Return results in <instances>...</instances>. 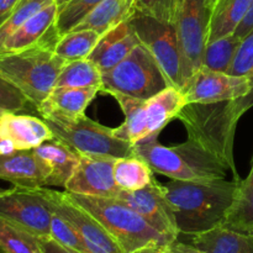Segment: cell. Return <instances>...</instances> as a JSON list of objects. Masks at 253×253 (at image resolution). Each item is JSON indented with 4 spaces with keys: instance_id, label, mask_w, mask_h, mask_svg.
I'll return each instance as SVG.
<instances>
[{
    "instance_id": "cell-30",
    "label": "cell",
    "mask_w": 253,
    "mask_h": 253,
    "mask_svg": "<svg viewBox=\"0 0 253 253\" xmlns=\"http://www.w3.org/2000/svg\"><path fill=\"white\" fill-rule=\"evenodd\" d=\"M241 39L232 34L207 43L203 54V66L216 72H229L239 49Z\"/></svg>"
},
{
    "instance_id": "cell-13",
    "label": "cell",
    "mask_w": 253,
    "mask_h": 253,
    "mask_svg": "<svg viewBox=\"0 0 253 253\" xmlns=\"http://www.w3.org/2000/svg\"><path fill=\"white\" fill-rule=\"evenodd\" d=\"M115 198L132 208L170 244L177 241L180 234L179 229L175 222L172 207L166 195L165 185L160 184L157 179L142 189L132 192L120 190Z\"/></svg>"
},
{
    "instance_id": "cell-5",
    "label": "cell",
    "mask_w": 253,
    "mask_h": 253,
    "mask_svg": "<svg viewBox=\"0 0 253 253\" xmlns=\"http://www.w3.org/2000/svg\"><path fill=\"white\" fill-rule=\"evenodd\" d=\"M67 194L109 232L123 253H132L151 244L170 245L138 212L118 198L85 197L68 192Z\"/></svg>"
},
{
    "instance_id": "cell-26",
    "label": "cell",
    "mask_w": 253,
    "mask_h": 253,
    "mask_svg": "<svg viewBox=\"0 0 253 253\" xmlns=\"http://www.w3.org/2000/svg\"><path fill=\"white\" fill-rule=\"evenodd\" d=\"M150 166L137 156L118 158L114 165V178L121 190H138L155 180Z\"/></svg>"
},
{
    "instance_id": "cell-15",
    "label": "cell",
    "mask_w": 253,
    "mask_h": 253,
    "mask_svg": "<svg viewBox=\"0 0 253 253\" xmlns=\"http://www.w3.org/2000/svg\"><path fill=\"white\" fill-rule=\"evenodd\" d=\"M79 163L66 184V192L85 197H116L120 188L114 178V165L118 158L79 155Z\"/></svg>"
},
{
    "instance_id": "cell-36",
    "label": "cell",
    "mask_w": 253,
    "mask_h": 253,
    "mask_svg": "<svg viewBox=\"0 0 253 253\" xmlns=\"http://www.w3.org/2000/svg\"><path fill=\"white\" fill-rule=\"evenodd\" d=\"M29 100L4 77L0 76V111L1 113H20L26 108Z\"/></svg>"
},
{
    "instance_id": "cell-32",
    "label": "cell",
    "mask_w": 253,
    "mask_h": 253,
    "mask_svg": "<svg viewBox=\"0 0 253 253\" xmlns=\"http://www.w3.org/2000/svg\"><path fill=\"white\" fill-rule=\"evenodd\" d=\"M54 2V0H20L9 17L0 26V49L12 34L17 31L30 17Z\"/></svg>"
},
{
    "instance_id": "cell-7",
    "label": "cell",
    "mask_w": 253,
    "mask_h": 253,
    "mask_svg": "<svg viewBox=\"0 0 253 253\" xmlns=\"http://www.w3.org/2000/svg\"><path fill=\"white\" fill-rule=\"evenodd\" d=\"M167 78L147 48L138 44L123 62L103 73L100 91L146 100L168 88Z\"/></svg>"
},
{
    "instance_id": "cell-9",
    "label": "cell",
    "mask_w": 253,
    "mask_h": 253,
    "mask_svg": "<svg viewBox=\"0 0 253 253\" xmlns=\"http://www.w3.org/2000/svg\"><path fill=\"white\" fill-rule=\"evenodd\" d=\"M47 125L58 140L76 150L79 155L123 158L135 156L133 146L114 133V128L104 126L88 116L73 120L44 118Z\"/></svg>"
},
{
    "instance_id": "cell-33",
    "label": "cell",
    "mask_w": 253,
    "mask_h": 253,
    "mask_svg": "<svg viewBox=\"0 0 253 253\" xmlns=\"http://www.w3.org/2000/svg\"><path fill=\"white\" fill-rule=\"evenodd\" d=\"M54 241L76 253H90L78 232L57 212H53L51 222V236Z\"/></svg>"
},
{
    "instance_id": "cell-17",
    "label": "cell",
    "mask_w": 253,
    "mask_h": 253,
    "mask_svg": "<svg viewBox=\"0 0 253 253\" xmlns=\"http://www.w3.org/2000/svg\"><path fill=\"white\" fill-rule=\"evenodd\" d=\"M34 152L46 173V188L66 187L79 163V153L56 137L34 148Z\"/></svg>"
},
{
    "instance_id": "cell-4",
    "label": "cell",
    "mask_w": 253,
    "mask_h": 253,
    "mask_svg": "<svg viewBox=\"0 0 253 253\" xmlns=\"http://www.w3.org/2000/svg\"><path fill=\"white\" fill-rule=\"evenodd\" d=\"M53 46L41 43L0 57V76L16 86L36 108L53 91L62 69L68 63L54 53Z\"/></svg>"
},
{
    "instance_id": "cell-11",
    "label": "cell",
    "mask_w": 253,
    "mask_h": 253,
    "mask_svg": "<svg viewBox=\"0 0 253 253\" xmlns=\"http://www.w3.org/2000/svg\"><path fill=\"white\" fill-rule=\"evenodd\" d=\"M211 0H177L174 26L193 73L203 66L209 35Z\"/></svg>"
},
{
    "instance_id": "cell-34",
    "label": "cell",
    "mask_w": 253,
    "mask_h": 253,
    "mask_svg": "<svg viewBox=\"0 0 253 253\" xmlns=\"http://www.w3.org/2000/svg\"><path fill=\"white\" fill-rule=\"evenodd\" d=\"M175 6L177 0H135L136 12L147 15L166 24L173 25Z\"/></svg>"
},
{
    "instance_id": "cell-44",
    "label": "cell",
    "mask_w": 253,
    "mask_h": 253,
    "mask_svg": "<svg viewBox=\"0 0 253 253\" xmlns=\"http://www.w3.org/2000/svg\"><path fill=\"white\" fill-rule=\"evenodd\" d=\"M1 114H2V113H1V111H0V116H1Z\"/></svg>"
},
{
    "instance_id": "cell-40",
    "label": "cell",
    "mask_w": 253,
    "mask_h": 253,
    "mask_svg": "<svg viewBox=\"0 0 253 253\" xmlns=\"http://www.w3.org/2000/svg\"><path fill=\"white\" fill-rule=\"evenodd\" d=\"M170 251L172 253H207L193 246L192 244H183V242L178 241L170 244Z\"/></svg>"
},
{
    "instance_id": "cell-18",
    "label": "cell",
    "mask_w": 253,
    "mask_h": 253,
    "mask_svg": "<svg viewBox=\"0 0 253 253\" xmlns=\"http://www.w3.org/2000/svg\"><path fill=\"white\" fill-rule=\"evenodd\" d=\"M0 136L11 140L17 151L34 150L54 137L43 119L20 113L1 114Z\"/></svg>"
},
{
    "instance_id": "cell-29",
    "label": "cell",
    "mask_w": 253,
    "mask_h": 253,
    "mask_svg": "<svg viewBox=\"0 0 253 253\" xmlns=\"http://www.w3.org/2000/svg\"><path fill=\"white\" fill-rule=\"evenodd\" d=\"M0 252L43 253V250L40 237L0 217Z\"/></svg>"
},
{
    "instance_id": "cell-31",
    "label": "cell",
    "mask_w": 253,
    "mask_h": 253,
    "mask_svg": "<svg viewBox=\"0 0 253 253\" xmlns=\"http://www.w3.org/2000/svg\"><path fill=\"white\" fill-rule=\"evenodd\" d=\"M103 0H68L66 4L58 6L56 20L57 36L72 31L86 15L90 14Z\"/></svg>"
},
{
    "instance_id": "cell-6",
    "label": "cell",
    "mask_w": 253,
    "mask_h": 253,
    "mask_svg": "<svg viewBox=\"0 0 253 253\" xmlns=\"http://www.w3.org/2000/svg\"><path fill=\"white\" fill-rule=\"evenodd\" d=\"M120 105L125 120L114 128V133L132 146L157 137L161 131L187 105L182 90L168 86L146 100L114 95Z\"/></svg>"
},
{
    "instance_id": "cell-41",
    "label": "cell",
    "mask_w": 253,
    "mask_h": 253,
    "mask_svg": "<svg viewBox=\"0 0 253 253\" xmlns=\"http://www.w3.org/2000/svg\"><path fill=\"white\" fill-rule=\"evenodd\" d=\"M132 253H172V251H170V245L151 244L136 250Z\"/></svg>"
},
{
    "instance_id": "cell-24",
    "label": "cell",
    "mask_w": 253,
    "mask_h": 253,
    "mask_svg": "<svg viewBox=\"0 0 253 253\" xmlns=\"http://www.w3.org/2000/svg\"><path fill=\"white\" fill-rule=\"evenodd\" d=\"M135 12V0H103L73 30H94L104 35L128 21Z\"/></svg>"
},
{
    "instance_id": "cell-45",
    "label": "cell",
    "mask_w": 253,
    "mask_h": 253,
    "mask_svg": "<svg viewBox=\"0 0 253 253\" xmlns=\"http://www.w3.org/2000/svg\"><path fill=\"white\" fill-rule=\"evenodd\" d=\"M0 138H1V136H0Z\"/></svg>"
},
{
    "instance_id": "cell-8",
    "label": "cell",
    "mask_w": 253,
    "mask_h": 253,
    "mask_svg": "<svg viewBox=\"0 0 253 253\" xmlns=\"http://www.w3.org/2000/svg\"><path fill=\"white\" fill-rule=\"evenodd\" d=\"M128 21L141 43L157 61L169 85L182 90L193 74V69L174 26L140 12H135Z\"/></svg>"
},
{
    "instance_id": "cell-38",
    "label": "cell",
    "mask_w": 253,
    "mask_h": 253,
    "mask_svg": "<svg viewBox=\"0 0 253 253\" xmlns=\"http://www.w3.org/2000/svg\"><path fill=\"white\" fill-rule=\"evenodd\" d=\"M20 0H0V26L11 15Z\"/></svg>"
},
{
    "instance_id": "cell-28",
    "label": "cell",
    "mask_w": 253,
    "mask_h": 253,
    "mask_svg": "<svg viewBox=\"0 0 253 253\" xmlns=\"http://www.w3.org/2000/svg\"><path fill=\"white\" fill-rule=\"evenodd\" d=\"M103 73L89 58L72 61L64 66L58 77L56 86L64 88L101 89Z\"/></svg>"
},
{
    "instance_id": "cell-19",
    "label": "cell",
    "mask_w": 253,
    "mask_h": 253,
    "mask_svg": "<svg viewBox=\"0 0 253 253\" xmlns=\"http://www.w3.org/2000/svg\"><path fill=\"white\" fill-rule=\"evenodd\" d=\"M140 43L130 21H126L104 34L88 58L105 73L123 62Z\"/></svg>"
},
{
    "instance_id": "cell-14",
    "label": "cell",
    "mask_w": 253,
    "mask_h": 253,
    "mask_svg": "<svg viewBox=\"0 0 253 253\" xmlns=\"http://www.w3.org/2000/svg\"><path fill=\"white\" fill-rule=\"evenodd\" d=\"M53 211L61 215L83 239L90 253H123L115 240L89 214L77 205L67 192L49 189Z\"/></svg>"
},
{
    "instance_id": "cell-23",
    "label": "cell",
    "mask_w": 253,
    "mask_h": 253,
    "mask_svg": "<svg viewBox=\"0 0 253 253\" xmlns=\"http://www.w3.org/2000/svg\"><path fill=\"white\" fill-rule=\"evenodd\" d=\"M253 0H211L208 42L235 34L249 14Z\"/></svg>"
},
{
    "instance_id": "cell-46",
    "label": "cell",
    "mask_w": 253,
    "mask_h": 253,
    "mask_svg": "<svg viewBox=\"0 0 253 253\" xmlns=\"http://www.w3.org/2000/svg\"><path fill=\"white\" fill-rule=\"evenodd\" d=\"M252 78H253V77H252Z\"/></svg>"
},
{
    "instance_id": "cell-22",
    "label": "cell",
    "mask_w": 253,
    "mask_h": 253,
    "mask_svg": "<svg viewBox=\"0 0 253 253\" xmlns=\"http://www.w3.org/2000/svg\"><path fill=\"white\" fill-rule=\"evenodd\" d=\"M190 244L207 253H253V232L217 226L192 236Z\"/></svg>"
},
{
    "instance_id": "cell-39",
    "label": "cell",
    "mask_w": 253,
    "mask_h": 253,
    "mask_svg": "<svg viewBox=\"0 0 253 253\" xmlns=\"http://www.w3.org/2000/svg\"><path fill=\"white\" fill-rule=\"evenodd\" d=\"M252 29H253V2H252V6H251V9H250L249 14H247V16L245 17V20L242 21V24L240 25L239 29L235 31V35H236L237 37H240V39H242V37L246 36V35L249 34Z\"/></svg>"
},
{
    "instance_id": "cell-20",
    "label": "cell",
    "mask_w": 253,
    "mask_h": 253,
    "mask_svg": "<svg viewBox=\"0 0 253 253\" xmlns=\"http://www.w3.org/2000/svg\"><path fill=\"white\" fill-rule=\"evenodd\" d=\"M100 91L98 88L77 89L56 86L51 94L37 106L44 118H59L73 120L85 116V110Z\"/></svg>"
},
{
    "instance_id": "cell-21",
    "label": "cell",
    "mask_w": 253,
    "mask_h": 253,
    "mask_svg": "<svg viewBox=\"0 0 253 253\" xmlns=\"http://www.w3.org/2000/svg\"><path fill=\"white\" fill-rule=\"evenodd\" d=\"M0 179L20 188L46 187V173L34 150L0 155Z\"/></svg>"
},
{
    "instance_id": "cell-43",
    "label": "cell",
    "mask_w": 253,
    "mask_h": 253,
    "mask_svg": "<svg viewBox=\"0 0 253 253\" xmlns=\"http://www.w3.org/2000/svg\"><path fill=\"white\" fill-rule=\"evenodd\" d=\"M7 189H4V188H0V195H2L4 193H6Z\"/></svg>"
},
{
    "instance_id": "cell-10",
    "label": "cell",
    "mask_w": 253,
    "mask_h": 253,
    "mask_svg": "<svg viewBox=\"0 0 253 253\" xmlns=\"http://www.w3.org/2000/svg\"><path fill=\"white\" fill-rule=\"evenodd\" d=\"M53 203L49 189L14 187L0 195V217L27 230L37 237L51 236Z\"/></svg>"
},
{
    "instance_id": "cell-1",
    "label": "cell",
    "mask_w": 253,
    "mask_h": 253,
    "mask_svg": "<svg viewBox=\"0 0 253 253\" xmlns=\"http://www.w3.org/2000/svg\"><path fill=\"white\" fill-rule=\"evenodd\" d=\"M241 179L187 182L172 179L165 184L180 234L194 235L224 225Z\"/></svg>"
},
{
    "instance_id": "cell-42",
    "label": "cell",
    "mask_w": 253,
    "mask_h": 253,
    "mask_svg": "<svg viewBox=\"0 0 253 253\" xmlns=\"http://www.w3.org/2000/svg\"><path fill=\"white\" fill-rule=\"evenodd\" d=\"M67 1H68V0H54V2L57 4V6H62V5L66 4Z\"/></svg>"
},
{
    "instance_id": "cell-25",
    "label": "cell",
    "mask_w": 253,
    "mask_h": 253,
    "mask_svg": "<svg viewBox=\"0 0 253 253\" xmlns=\"http://www.w3.org/2000/svg\"><path fill=\"white\" fill-rule=\"evenodd\" d=\"M222 226L235 231L253 232V162L246 179H241L234 203Z\"/></svg>"
},
{
    "instance_id": "cell-27",
    "label": "cell",
    "mask_w": 253,
    "mask_h": 253,
    "mask_svg": "<svg viewBox=\"0 0 253 253\" xmlns=\"http://www.w3.org/2000/svg\"><path fill=\"white\" fill-rule=\"evenodd\" d=\"M101 36L94 30H72L57 39L53 51L67 62L88 58Z\"/></svg>"
},
{
    "instance_id": "cell-2",
    "label": "cell",
    "mask_w": 253,
    "mask_h": 253,
    "mask_svg": "<svg viewBox=\"0 0 253 253\" xmlns=\"http://www.w3.org/2000/svg\"><path fill=\"white\" fill-rule=\"evenodd\" d=\"M253 106V90L242 98L217 103L187 104L178 114L188 140L221 161L235 179H241L234 160V141L241 116Z\"/></svg>"
},
{
    "instance_id": "cell-37",
    "label": "cell",
    "mask_w": 253,
    "mask_h": 253,
    "mask_svg": "<svg viewBox=\"0 0 253 253\" xmlns=\"http://www.w3.org/2000/svg\"><path fill=\"white\" fill-rule=\"evenodd\" d=\"M40 240H41V246L42 250H43V253H76L74 251L66 249L62 245H59L52 237H42Z\"/></svg>"
},
{
    "instance_id": "cell-35",
    "label": "cell",
    "mask_w": 253,
    "mask_h": 253,
    "mask_svg": "<svg viewBox=\"0 0 253 253\" xmlns=\"http://www.w3.org/2000/svg\"><path fill=\"white\" fill-rule=\"evenodd\" d=\"M227 73L249 78L253 77V29L241 39V43Z\"/></svg>"
},
{
    "instance_id": "cell-16",
    "label": "cell",
    "mask_w": 253,
    "mask_h": 253,
    "mask_svg": "<svg viewBox=\"0 0 253 253\" xmlns=\"http://www.w3.org/2000/svg\"><path fill=\"white\" fill-rule=\"evenodd\" d=\"M57 12H58V6L56 2H52L30 17L2 44L0 49V57L19 53L41 43H56V41L53 42V36H57L56 27H54Z\"/></svg>"
},
{
    "instance_id": "cell-3",
    "label": "cell",
    "mask_w": 253,
    "mask_h": 253,
    "mask_svg": "<svg viewBox=\"0 0 253 253\" xmlns=\"http://www.w3.org/2000/svg\"><path fill=\"white\" fill-rule=\"evenodd\" d=\"M135 156L142 158L158 174L187 182H211L226 179L229 168L193 141L177 146H165L157 137L133 146Z\"/></svg>"
},
{
    "instance_id": "cell-12",
    "label": "cell",
    "mask_w": 253,
    "mask_h": 253,
    "mask_svg": "<svg viewBox=\"0 0 253 253\" xmlns=\"http://www.w3.org/2000/svg\"><path fill=\"white\" fill-rule=\"evenodd\" d=\"M253 90V78L216 72L202 66L182 89L185 103H217L242 98Z\"/></svg>"
}]
</instances>
